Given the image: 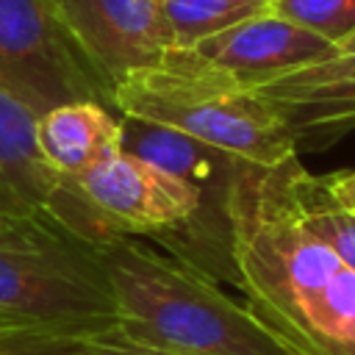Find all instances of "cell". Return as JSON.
Returning a JSON list of instances; mask_svg holds the SVG:
<instances>
[{
  "label": "cell",
  "mask_w": 355,
  "mask_h": 355,
  "mask_svg": "<svg viewBox=\"0 0 355 355\" xmlns=\"http://www.w3.org/2000/svg\"><path fill=\"white\" fill-rule=\"evenodd\" d=\"M300 155L236 161L225 194L236 286L288 355H355V272L302 222Z\"/></svg>",
  "instance_id": "cell-1"
},
{
  "label": "cell",
  "mask_w": 355,
  "mask_h": 355,
  "mask_svg": "<svg viewBox=\"0 0 355 355\" xmlns=\"http://www.w3.org/2000/svg\"><path fill=\"white\" fill-rule=\"evenodd\" d=\"M97 255L125 338L178 355H288L247 305L178 252L114 236Z\"/></svg>",
  "instance_id": "cell-2"
},
{
  "label": "cell",
  "mask_w": 355,
  "mask_h": 355,
  "mask_svg": "<svg viewBox=\"0 0 355 355\" xmlns=\"http://www.w3.org/2000/svg\"><path fill=\"white\" fill-rule=\"evenodd\" d=\"M114 111L255 166H277L300 155L283 116L194 50L175 47L161 64L116 83Z\"/></svg>",
  "instance_id": "cell-3"
},
{
  "label": "cell",
  "mask_w": 355,
  "mask_h": 355,
  "mask_svg": "<svg viewBox=\"0 0 355 355\" xmlns=\"http://www.w3.org/2000/svg\"><path fill=\"white\" fill-rule=\"evenodd\" d=\"M116 322L94 244L36 219L0 225V327L89 338Z\"/></svg>",
  "instance_id": "cell-4"
},
{
  "label": "cell",
  "mask_w": 355,
  "mask_h": 355,
  "mask_svg": "<svg viewBox=\"0 0 355 355\" xmlns=\"http://www.w3.org/2000/svg\"><path fill=\"white\" fill-rule=\"evenodd\" d=\"M0 92L33 116L78 100L114 108L47 0H0Z\"/></svg>",
  "instance_id": "cell-5"
},
{
  "label": "cell",
  "mask_w": 355,
  "mask_h": 355,
  "mask_svg": "<svg viewBox=\"0 0 355 355\" xmlns=\"http://www.w3.org/2000/svg\"><path fill=\"white\" fill-rule=\"evenodd\" d=\"M36 116L0 92V216L64 227L100 247L116 233L97 216L75 180L47 166L33 136Z\"/></svg>",
  "instance_id": "cell-6"
},
{
  "label": "cell",
  "mask_w": 355,
  "mask_h": 355,
  "mask_svg": "<svg viewBox=\"0 0 355 355\" xmlns=\"http://www.w3.org/2000/svg\"><path fill=\"white\" fill-rule=\"evenodd\" d=\"M58 25L111 92L175 50L161 0H47Z\"/></svg>",
  "instance_id": "cell-7"
},
{
  "label": "cell",
  "mask_w": 355,
  "mask_h": 355,
  "mask_svg": "<svg viewBox=\"0 0 355 355\" xmlns=\"http://www.w3.org/2000/svg\"><path fill=\"white\" fill-rule=\"evenodd\" d=\"M286 122L300 150H324L355 130V33L333 55L252 89Z\"/></svg>",
  "instance_id": "cell-8"
},
{
  "label": "cell",
  "mask_w": 355,
  "mask_h": 355,
  "mask_svg": "<svg viewBox=\"0 0 355 355\" xmlns=\"http://www.w3.org/2000/svg\"><path fill=\"white\" fill-rule=\"evenodd\" d=\"M191 50L247 89H255L286 72L324 61L333 55L336 44L277 17L275 11H263L202 39Z\"/></svg>",
  "instance_id": "cell-9"
},
{
  "label": "cell",
  "mask_w": 355,
  "mask_h": 355,
  "mask_svg": "<svg viewBox=\"0 0 355 355\" xmlns=\"http://www.w3.org/2000/svg\"><path fill=\"white\" fill-rule=\"evenodd\" d=\"M33 136L47 166L67 180H78L122 150V119L103 103L78 100L36 116Z\"/></svg>",
  "instance_id": "cell-10"
},
{
  "label": "cell",
  "mask_w": 355,
  "mask_h": 355,
  "mask_svg": "<svg viewBox=\"0 0 355 355\" xmlns=\"http://www.w3.org/2000/svg\"><path fill=\"white\" fill-rule=\"evenodd\" d=\"M122 150L183 178L186 183L200 189L214 211L225 214V194L236 158L211 150L178 130L130 116H122Z\"/></svg>",
  "instance_id": "cell-11"
},
{
  "label": "cell",
  "mask_w": 355,
  "mask_h": 355,
  "mask_svg": "<svg viewBox=\"0 0 355 355\" xmlns=\"http://www.w3.org/2000/svg\"><path fill=\"white\" fill-rule=\"evenodd\" d=\"M161 6L178 50H191L202 39L269 11L263 0H161Z\"/></svg>",
  "instance_id": "cell-12"
},
{
  "label": "cell",
  "mask_w": 355,
  "mask_h": 355,
  "mask_svg": "<svg viewBox=\"0 0 355 355\" xmlns=\"http://www.w3.org/2000/svg\"><path fill=\"white\" fill-rule=\"evenodd\" d=\"M297 208L305 227L355 272V214L338 208L327 194L324 180L305 166L297 172Z\"/></svg>",
  "instance_id": "cell-13"
},
{
  "label": "cell",
  "mask_w": 355,
  "mask_h": 355,
  "mask_svg": "<svg viewBox=\"0 0 355 355\" xmlns=\"http://www.w3.org/2000/svg\"><path fill=\"white\" fill-rule=\"evenodd\" d=\"M269 11L336 47L355 33V0H272Z\"/></svg>",
  "instance_id": "cell-14"
},
{
  "label": "cell",
  "mask_w": 355,
  "mask_h": 355,
  "mask_svg": "<svg viewBox=\"0 0 355 355\" xmlns=\"http://www.w3.org/2000/svg\"><path fill=\"white\" fill-rule=\"evenodd\" d=\"M78 336H61L47 330L3 327L0 330V355H83Z\"/></svg>",
  "instance_id": "cell-15"
},
{
  "label": "cell",
  "mask_w": 355,
  "mask_h": 355,
  "mask_svg": "<svg viewBox=\"0 0 355 355\" xmlns=\"http://www.w3.org/2000/svg\"><path fill=\"white\" fill-rule=\"evenodd\" d=\"M80 349H83V355H178V352H164V349H153V347L136 344V341L125 338L116 327L83 338Z\"/></svg>",
  "instance_id": "cell-16"
},
{
  "label": "cell",
  "mask_w": 355,
  "mask_h": 355,
  "mask_svg": "<svg viewBox=\"0 0 355 355\" xmlns=\"http://www.w3.org/2000/svg\"><path fill=\"white\" fill-rule=\"evenodd\" d=\"M327 194L333 197V202L349 214H355V169L352 172H338V175H327L322 178Z\"/></svg>",
  "instance_id": "cell-17"
},
{
  "label": "cell",
  "mask_w": 355,
  "mask_h": 355,
  "mask_svg": "<svg viewBox=\"0 0 355 355\" xmlns=\"http://www.w3.org/2000/svg\"><path fill=\"white\" fill-rule=\"evenodd\" d=\"M263 3H269V6H272V0H263Z\"/></svg>",
  "instance_id": "cell-18"
},
{
  "label": "cell",
  "mask_w": 355,
  "mask_h": 355,
  "mask_svg": "<svg viewBox=\"0 0 355 355\" xmlns=\"http://www.w3.org/2000/svg\"><path fill=\"white\" fill-rule=\"evenodd\" d=\"M3 222H6V219H3V216H0V225H3Z\"/></svg>",
  "instance_id": "cell-19"
},
{
  "label": "cell",
  "mask_w": 355,
  "mask_h": 355,
  "mask_svg": "<svg viewBox=\"0 0 355 355\" xmlns=\"http://www.w3.org/2000/svg\"><path fill=\"white\" fill-rule=\"evenodd\" d=\"M0 330H3V327H0Z\"/></svg>",
  "instance_id": "cell-20"
}]
</instances>
